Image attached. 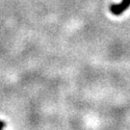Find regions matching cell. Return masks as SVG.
<instances>
[{
    "label": "cell",
    "instance_id": "obj_1",
    "mask_svg": "<svg viewBox=\"0 0 130 130\" xmlns=\"http://www.w3.org/2000/svg\"><path fill=\"white\" fill-rule=\"evenodd\" d=\"M130 7V0H122L121 3H115L110 6V12L115 15L121 14Z\"/></svg>",
    "mask_w": 130,
    "mask_h": 130
},
{
    "label": "cell",
    "instance_id": "obj_2",
    "mask_svg": "<svg viewBox=\"0 0 130 130\" xmlns=\"http://www.w3.org/2000/svg\"><path fill=\"white\" fill-rule=\"evenodd\" d=\"M5 126H6L5 121H1V120H0V130H4Z\"/></svg>",
    "mask_w": 130,
    "mask_h": 130
}]
</instances>
